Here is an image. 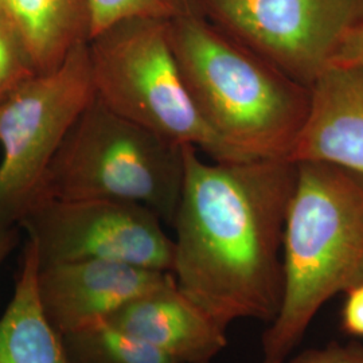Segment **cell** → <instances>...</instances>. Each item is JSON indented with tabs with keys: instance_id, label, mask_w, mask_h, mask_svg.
Segmentation results:
<instances>
[{
	"instance_id": "cell-1",
	"label": "cell",
	"mask_w": 363,
	"mask_h": 363,
	"mask_svg": "<svg viewBox=\"0 0 363 363\" xmlns=\"http://www.w3.org/2000/svg\"><path fill=\"white\" fill-rule=\"evenodd\" d=\"M296 183L288 159L208 162L183 147L172 274L182 291L228 328L271 323L283 296V238Z\"/></svg>"
},
{
	"instance_id": "cell-2",
	"label": "cell",
	"mask_w": 363,
	"mask_h": 363,
	"mask_svg": "<svg viewBox=\"0 0 363 363\" xmlns=\"http://www.w3.org/2000/svg\"><path fill=\"white\" fill-rule=\"evenodd\" d=\"M283 296L261 337L262 363H286L331 298L363 283V177L296 163L283 238Z\"/></svg>"
},
{
	"instance_id": "cell-3",
	"label": "cell",
	"mask_w": 363,
	"mask_h": 363,
	"mask_svg": "<svg viewBox=\"0 0 363 363\" xmlns=\"http://www.w3.org/2000/svg\"><path fill=\"white\" fill-rule=\"evenodd\" d=\"M182 77L211 130L245 159H286L310 89L225 35L196 11L169 21Z\"/></svg>"
},
{
	"instance_id": "cell-4",
	"label": "cell",
	"mask_w": 363,
	"mask_h": 363,
	"mask_svg": "<svg viewBox=\"0 0 363 363\" xmlns=\"http://www.w3.org/2000/svg\"><path fill=\"white\" fill-rule=\"evenodd\" d=\"M182 184L183 147L93 97L52 159L43 203L52 199L128 202L150 208L172 226Z\"/></svg>"
},
{
	"instance_id": "cell-5",
	"label": "cell",
	"mask_w": 363,
	"mask_h": 363,
	"mask_svg": "<svg viewBox=\"0 0 363 363\" xmlns=\"http://www.w3.org/2000/svg\"><path fill=\"white\" fill-rule=\"evenodd\" d=\"M88 57L94 97L117 115L211 160H247L196 109L169 43V21L118 22L91 37Z\"/></svg>"
},
{
	"instance_id": "cell-6",
	"label": "cell",
	"mask_w": 363,
	"mask_h": 363,
	"mask_svg": "<svg viewBox=\"0 0 363 363\" xmlns=\"http://www.w3.org/2000/svg\"><path fill=\"white\" fill-rule=\"evenodd\" d=\"M93 97L85 43L0 103V228L19 226L43 203L52 159Z\"/></svg>"
},
{
	"instance_id": "cell-7",
	"label": "cell",
	"mask_w": 363,
	"mask_h": 363,
	"mask_svg": "<svg viewBox=\"0 0 363 363\" xmlns=\"http://www.w3.org/2000/svg\"><path fill=\"white\" fill-rule=\"evenodd\" d=\"M194 9L308 89L363 22V0H194Z\"/></svg>"
},
{
	"instance_id": "cell-8",
	"label": "cell",
	"mask_w": 363,
	"mask_h": 363,
	"mask_svg": "<svg viewBox=\"0 0 363 363\" xmlns=\"http://www.w3.org/2000/svg\"><path fill=\"white\" fill-rule=\"evenodd\" d=\"M142 205L106 199H52L19 223L39 267L104 259L172 272L174 240Z\"/></svg>"
},
{
	"instance_id": "cell-9",
	"label": "cell",
	"mask_w": 363,
	"mask_h": 363,
	"mask_svg": "<svg viewBox=\"0 0 363 363\" xmlns=\"http://www.w3.org/2000/svg\"><path fill=\"white\" fill-rule=\"evenodd\" d=\"M169 273L104 259L52 264L39 267V298L48 320L64 337L106 322Z\"/></svg>"
},
{
	"instance_id": "cell-10",
	"label": "cell",
	"mask_w": 363,
	"mask_h": 363,
	"mask_svg": "<svg viewBox=\"0 0 363 363\" xmlns=\"http://www.w3.org/2000/svg\"><path fill=\"white\" fill-rule=\"evenodd\" d=\"M106 323L178 363H211L228 346V328L189 298L171 272L162 284L130 300Z\"/></svg>"
},
{
	"instance_id": "cell-11",
	"label": "cell",
	"mask_w": 363,
	"mask_h": 363,
	"mask_svg": "<svg viewBox=\"0 0 363 363\" xmlns=\"http://www.w3.org/2000/svg\"><path fill=\"white\" fill-rule=\"evenodd\" d=\"M320 162L363 177V73L327 67L310 88L306 121L286 157Z\"/></svg>"
},
{
	"instance_id": "cell-12",
	"label": "cell",
	"mask_w": 363,
	"mask_h": 363,
	"mask_svg": "<svg viewBox=\"0 0 363 363\" xmlns=\"http://www.w3.org/2000/svg\"><path fill=\"white\" fill-rule=\"evenodd\" d=\"M39 74L65 62L76 48L91 40L89 0H0Z\"/></svg>"
},
{
	"instance_id": "cell-13",
	"label": "cell",
	"mask_w": 363,
	"mask_h": 363,
	"mask_svg": "<svg viewBox=\"0 0 363 363\" xmlns=\"http://www.w3.org/2000/svg\"><path fill=\"white\" fill-rule=\"evenodd\" d=\"M38 269L37 249L27 238L13 298L0 316V363H67L62 337L40 304Z\"/></svg>"
},
{
	"instance_id": "cell-14",
	"label": "cell",
	"mask_w": 363,
	"mask_h": 363,
	"mask_svg": "<svg viewBox=\"0 0 363 363\" xmlns=\"http://www.w3.org/2000/svg\"><path fill=\"white\" fill-rule=\"evenodd\" d=\"M62 342L67 363H178L106 322L66 334Z\"/></svg>"
},
{
	"instance_id": "cell-15",
	"label": "cell",
	"mask_w": 363,
	"mask_h": 363,
	"mask_svg": "<svg viewBox=\"0 0 363 363\" xmlns=\"http://www.w3.org/2000/svg\"><path fill=\"white\" fill-rule=\"evenodd\" d=\"M89 3L91 37L123 21L136 18L169 21L183 11H190L184 0H89Z\"/></svg>"
},
{
	"instance_id": "cell-16",
	"label": "cell",
	"mask_w": 363,
	"mask_h": 363,
	"mask_svg": "<svg viewBox=\"0 0 363 363\" xmlns=\"http://www.w3.org/2000/svg\"><path fill=\"white\" fill-rule=\"evenodd\" d=\"M38 74L21 35L0 11V103Z\"/></svg>"
},
{
	"instance_id": "cell-17",
	"label": "cell",
	"mask_w": 363,
	"mask_h": 363,
	"mask_svg": "<svg viewBox=\"0 0 363 363\" xmlns=\"http://www.w3.org/2000/svg\"><path fill=\"white\" fill-rule=\"evenodd\" d=\"M286 363H363L362 342H331L323 347H313L291 355Z\"/></svg>"
},
{
	"instance_id": "cell-18",
	"label": "cell",
	"mask_w": 363,
	"mask_h": 363,
	"mask_svg": "<svg viewBox=\"0 0 363 363\" xmlns=\"http://www.w3.org/2000/svg\"><path fill=\"white\" fill-rule=\"evenodd\" d=\"M340 328L346 335L363 339V283L345 294Z\"/></svg>"
},
{
	"instance_id": "cell-19",
	"label": "cell",
	"mask_w": 363,
	"mask_h": 363,
	"mask_svg": "<svg viewBox=\"0 0 363 363\" xmlns=\"http://www.w3.org/2000/svg\"><path fill=\"white\" fill-rule=\"evenodd\" d=\"M333 65L347 66L363 73V22L343 40Z\"/></svg>"
},
{
	"instance_id": "cell-20",
	"label": "cell",
	"mask_w": 363,
	"mask_h": 363,
	"mask_svg": "<svg viewBox=\"0 0 363 363\" xmlns=\"http://www.w3.org/2000/svg\"><path fill=\"white\" fill-rule=\"evenodd\" d=\"M21 226L0 228V268L7 257L13 253V249L19 244Z\"/></svg>"
},
{
	"instance_id": "cell-21",
	"label": "cell",
	"mask_w": 363,
	"mask_h": 363,
	"mask_svg": "<svg viewBox=\"0 0 363 363\" xmlns=\"http://www.w3.org/2000/svg\"><path fill=\"white\" fill-rule=\"evenodd\" d=\"M184 1H186V4H187V7H189L190 11H195L194 0H184Z\"/></svg>"
}]
</instances>
